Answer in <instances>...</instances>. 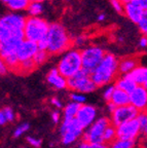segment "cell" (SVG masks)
<instances>
[{"label":"cell","mask_w":147,"mask_h":148,"mask_svg":"<svg viewBox=\"0 0 147 148\" xmlns=\"http://www.w3.org/2000/svg\"><path fill=\"white\" fill-rule=\"evenodd\" d=\"M120 60L112 53H106L102 62L91 74V78L98 86H108L113 80H116L118 74Z\"/></svg>","instance_id":"1"},{"label":"cell","mask_w":147,"mask_h":148,"mask_svg":"<svg viewBox=\"0 0 147 148\" xmlns=\"http://www.w3.org/2000/svg\"><path fill=\"white\" fill-rule=\"evenodd\" d=\"M46 39L48 42L47 53L51 55H59L69 51L72 41L66 29L60 23H53L49 25Z\"/></svg>","instance_id":"2"},{"label":"cell","mask_w":147,"mask_h":148,"mask_svg":"<svg viewBox=\"0 0 147 148\" xmlns=\"http://www.w3.org/2000/svg\"><path fill=\"white\" fill-rule=\"evenodd\" d=\"M58 71L66 79L74 76L76 73L82 70V62H81V53L78 49H70L66 53H63L57 65Z\"/></svg>","instance_id":"3"},{"label":"cell","mask_w":147,"mask_h":148,"mask_svg":"<svg viewBox=\"0 0 147 148\" xmlns=\"http://www.w3.org/2000/svg\"><path fill=\"white\" fill-rule=\"evenodd\" d=\"M49 25L45 20L39 16H29L26 18L24 34L25 39L33 42H38L46 37L49 29Z\"/></svg>","instance_id":"4"},{"label":"cell","mask_w":147,"mask_h":148,"mask_svg":"<svg viewBox=\"0 0 147 148\" xmlns=\"http://www.w3.org/2000/svg\"><path fill=\"white\" fill-rule=\"evenodd\" d=\"M81 62H82V70L87 74H92L102 62L106 53L100 46L90 45L80 51Z\"/></svg>","instance_id":"5"},{"label":"cell","mask_w":147,"mask_h":148,"mask_svg":"<svg viewBox=\"0 0 147 148\" xmlns=\"http://www.w3.org/2000/svg\"><path fill=\"white\" fill-rule=\"evenodd\" d=\"M111 125L110 118L102 116L96 119L91 127L87 129L82 134L83 142L91 144H102L103 143V136L106 129Z\"/></svg>","instance_id":"6"},{"label":"cell","mask_w":147,"mask_h":148,"mask_svg":"<svg viewBox=\"0 0 147 148\" xmlns=\"http://www.w3.org/2000/svg\"><path fill=\"white\" fill-rule=\"evenodd\" d=\"M67 88H69L74 92L87 94V92H94L97 88V86L92 80L90 74L81 70L74 76L67 79Z\"/></svg>","instance_id":"7"},{"label":"cell","mask_w":147,"mask_h":148,"mask_svg":"<svg viewBox=\"0 0 147 148\" xmlns=\"http://www.w3.org/2000/svg\"><path fill=\"white\" fill-rule=\"evenodd\" d=\"M83 127L78 123L76 118L74 119H64L60 127V133L62 137V143L64 145H70L74 143L79 137H82Z\"/></svg>","instance_id":"8"},{"label":"cell","mask_w":147,"mask_h":148,"mask_svg":"<svg viewBox=\"0 0 147 148\" xmlns=\"http://www.w3.org/2000/svg\"><path fill=\"white\" fill-rule=\"evenodd\" d=\"M0 24L12 31V37L25 39L24 28H25L26 18L23 16L18 14H7L0 18Z\"/></svg>","instance_id":"9"},{"label":"cell","mask_w":147,"mask_h":148,"mask_svg":"<svg viewBox=\"0 0 147 148\" xmlns=\"http://www.w3.org/2000/svg\"><path fill=\"white\" fill-rule=\"evenodd\" d=\"M138 114L139 111L131 104L122 107H116V109L110 114L111 125H113L114 127H118L126 121L135 119L138 116Z\"/></svg>","instance_id":"10"},{"label":"cell","mask_w":147,"mask_h":148,"mask_svg":"<svg viewBox=\"0 0 147 148\" xmlns=\"http://www.w3.org/2000/svg\"><path fill=\"white\" fill-rule=\"evenodd\" d=\"M141 132L142 127L136 118L116 127L117 139H122V140L136 141V139L141 135Z\"/></svg>","instance_id":"11"},{"label":"cell","mask_w":147,"mask_h":148,"mask_svg":"<svg viewBox=\"0 0 147 148\" xmlns=\"http://www.w3.org/2000/svg\"><path fill=\"white\" fill-rule=\"evenodd\" d=\"M97 119V109L92 105L82 104L76 115V120L80 123L83 129H87Z\"/></svg>","instance_id":"12"},{"label":"cell","mask_w":147,"mask_h":148,"mask_svg":"<svg viewBox=\"0 0 147 148\" xmlns=\"http://www.w3.org/2000/svg\"><path fill=\"white\" fill-rule=\"evenodd\" d=\"M130 104L139 112L147 111V88L143 86H137L130 94Z\"/></svg>","instance_id":"13"},{"label":"cell","mask_w":147,"mask_h":148,"mask_svg":"<svg viewBox=\"0 0 147 148\" xmlns=\"http://www.w3.org/2000/svg\"><path fill=\"white\" fill-rule=\"evenodd\" d=\"M37 51H38V46L36 42L25 39L18 47L16 56L20 62H24V61L32 60Z\"/></svg>","instance_id":"14"},{"label":"cell","mask_w":147,"mask_h":148,"mask_svg":"<svg viewBox=\"0 0 147 148\" xmlns=\"http://www.w3.org/2000/svg\"><path fill=\"white\" fill-rule=\"evenodd\" d=\"M25 39H21L18 37H12L10 39L7 41L0 42V58L1 59H6L10 56L16 55V51L22 41Z\"/></svg>","instance_id":"15"},{"label":"cell","mask_w":147,"mask_h":148,"mask_svg":"<svg viewBox=\"0 0 147 148\" xmlns=\"http://www.w3.org/2000/svg\"><path fill=\"white\" fill-rule=\"evenodd\" d=\"M46 81L49 86L56 90L67 88V79L63 75H61L57 68H53L48 72V74L46 75Z\"/></svg>","instance_id":"16"},{"label":"cell","mask_w":147,"mask_h":148,"mask_svg":"<svg viewBox=\"0 0 147 148\" xmlns=\"http://www.w3.org/2000/svg\"><path fill=\"white\" fill-rule=\"evenodd\" d=\"M124 12L130 21L133 22L134 24H138L144 10L138 4H136L133 1H130L124 5Z\"/></svg>","instance_id":"17"},{"label":"cell","mask_w":147,"mask_h":148,"mask_svg":"<svg viewBox=\"0 0 147 148\" xmlns=\"http://www.w3.org/2000/svg\"><path fill=\"white\" fill-rule=\"evenodd\" d=\"M140 65V61L137 57H126L118 62V73L122 75H128Z\"/></svg>","instance_id":"18"},{"label":"cell","mask_w":147,"mask_h":148,"mask_svg":"<svg viewBox=\"0 0 147 148\" xmlns=\"http://www.w3.org/2000/svg\"><path fill=\"white\" fill-rule=\"evenodd\" d=\"M114 86L116 88H120V90H124V92H128V94H131L135 90L137 84L128 74V75H120V77H117Z\"/></svg>","instance_id":"19"},{"label":"cell","mask_w":147,"mask_h":148,"mask_svg":"<svg viewBox=\"0 0 147 148\" xmlns=\"http://www.w3.org/2000/svg\"><path fill=\"white\" fill-rule=\"evenodd\" d=\"M129 75L135 81L137 86H144V83L147 80V67L139 65L138 67L135 68Z\"/></svg>","instance_id":"20"},{"label":"cell","mask_w":147,"mask_h":148,"mask_svg":"<svg viewBox=\"0 0 147 148\" xmlns=\"http://www.w3.org/2000/svg\"><path fill=\"white\" fill-rule=\"evenodd\" d=\"M110 102L113 103L116 107H122V106H126V105H129L130 104V94L120 90V88H115Z\"/></svg>","instance_id":"21"},{"label":"cell","mask_w":147,"mask_h":148,"mask_svg":"<svg viewBox=\"0 0 147 148\" xmlns=\"http://www.w3.org/2000/svg\"><path fill=\"white\" fill-rule=\"evenodd\" d=\"M80 106V104H77L74 102L67 104L65 106L64 110H63V118L64 119H74V118H76V115H77V112Z\"/></svg>","instance_id":"22"},{"label":"cell","mask_w":147,"mask_h":148,"mask_svg":"<svg viewBox=\"0 0 147 148\" xmlns=\"http://www.w3.org/2000/svg\"><path fill=\"white\" fill-rule=\"evenodd\" d=\"M117 139L116 135V127L113 125H110L107 129H106L105 133L103 136V143L106 145H110L113 141H115Z\"/></svg>","instance_id":"23"},{"label":"cell","mask_w":147,"mask_h":148,"mask_svg":"<svg viewBox=\"0 0 147 148\" xmlns=\"http://www.w3.org/2000/svg\"><path fill=\"white\" fill-rule=\"evenodd\" d=\"M30 3V0H10L7 3V6L12 10H24L28 8V5Z\"/></svg>","instance_id":"24"},{"label":"cell","mask_w":147,"mask_h":148,"mask_svg":"<svg viewBox=\"0 0 147 148\" xmlns=\"http://www.w3.org/2000/svg\"><path fill=\"white\" fill-rule=\"evenodd\" d=\"M108 147L109 148H135V141L116 139L110 145H108Z\"/></svg>","instance_id":"25"},{"label":"cell","mask_w":147,"mask_h":148,"mask_svg":"<svg viewBox=\"0 0 147 148\" xmlns=\"http://www.w3.org/2000/svg\"><path fill=\"white\" fill-rule=\"evenodd\" d=\"M27 10L28 14H30L31 16H38L42 12V10H43V6H42V3L30 1V3L28 5Z\"/></svg>","instance_id":"26"},{"label":"cell","mask_w":147,"mask_h":148,"mask_svg":"<svg viewBox=\"0 0 147 148\" xmlns=\"http://www.w3.org/2000/svg\"><path fill=\"white\" fill-rule=\"evenodd\" d=\"M36 67L35 63L33 62V60H28L24 61V62H20L19 68L16 70V72H21V73H29V72L33 71Z\"/></svg>","instance_id":"27"},{"label":"cell","mask_w":147,"mask_h":148,"mask_svg":"<svg viewBox=\"0 0 147 148\" xmlns=\"http://www.w3.org/2000/svg\"><path fill=\"white\" fill-rule=\"evenodd\" d=\"M4 63L6 64L7 68L8 70H12V71H16L19 68V65H20V61L18 59V56L14 55V56H10L8 58L4 59Z\"/></svg>","instance_id":"28"},{"label":"cell","mask_w":147,"mask_h":148,"mask_svg":"<svg viewBox=\"0 0 147 148\" xmlns=\"http://www.w3.org/2000/svg\"><path fill=\"white\" fill-rule=\"evenodd\" d=\"M47 58H48L47 51L38 49V51L35 53V56L33 57L32 60H33V62L35 63L36 66H40V65H42L43 63H45V61L47 60Z\"/></svg>","instance_id":"29"},{"label":"cell","mask_w":147,"mask_h":148,"mask_svg":"<svg viewBox=\"0 0 147 148\" xmlns=\"http://www.w3.org/2000/svg\"><path fill=\"white\" fill-rule=\"evenodd\" d=\"M140 32L143 34V36H147V10H144L140 21L137 24Z\"/></svg>","instance_id":"30"},{"label":"cell","mask_w":147,"mask_h":148,"mask_svg":"<svg viewBox=\"0 0 147 148\" xmlns=\"http://www.w3.org/2000/svg\"><path fill=\"white\" fill-rule=\"evenodd\" d=\"M12 37V32L9 30L8 28L0 24V42L7 41Z\"/></svg>","instance_id":"31"},{"label":"cell","mask_w":147,"mask_h":148,"mask_svg":"<svg viewBox=\"0 0 147 148\" xmlns=\"http://www.w3.org/2000/svg\"><path fill=\"white\" fill-rule=\"evenodd\" d=\"M29 127H30L29 123H23V125H19V127H16V130H14V138H19V137H21L22 135L24 134V133L27 132L28 130H29Z\"/></svg>","instance_id":"32"},{"label":"cell","mask_w":147,"mask_h":148,"mask_svg":"<svg viewBox=\"0 0 147 148\" xmlns=\"http://www.w3.org/2000/svg\"><path fill=\"white\" fill-rule=\"evenodd\" d=\"M70 98H71L72 102L77 103V104H80V105H82L85 102L84 95H83V94H79V92H73L71 95H70Z\"/></svg>","instance_id":"33"},{"label":"cell","mask_w":147,"mask_h":148,"mask_svg":"<svg viewBox=\"0 0 147 148\" xmlns=\"http://www.w3.org/2000/svg\"><path fill=\"white\" fill-rule=\"evenodd\" d=\"M115 90V86H107L103 92V98L106 102H110L111 98H112L113 92Z\"/></svg>","instance_id":"34"},{"label":"cell","mask_w":147,"mask_h":148,"mask_svg":"<svg viewBox=\"0 0 147 148\" xmlns=\"http://www.w3.org/2000/svg\"><path fill=\"white\" fill-rule=\"evenodd\" d=\"M136 119L138 120V123H140L142 129L147 127V111H141V112H139L138 116L136 117Z\"/></svg>","instance_id":"35"},{"label":"cell","mask_w":147,"mask_h":148,"mask_svg":"<svg viewBox=\"0 0 147 148\" xmlns=\"http://www.w3.org/2000/svg\"><path fill=\"white\" fill-rule=\"evenodd\" d=\"M78 148H109L108 145L102 143V144H91L87 142H81L78 146Z\"/></svg>","instance_id":"36"},{"label":"cell","mask_w":147,"mask_h":148,"mask_svg":"<svg viewBox=\"0 0 147 148\" xmlns=\"http://www.w3.org/2000/svg\"><path fill=\"white\" fill-rule=\"evenodd\" d=\"M110 3H111V6L113 7L115 12H124V3L120 1V0H110Z\"/></svg>","instance_id":"37"},{"label":"cell","mask_w":147,"mask_h":148,"mask_svg":"<svg viewBox=\"0 0 147 148\" xmlns=\"http://www.w3.org/2000/svg\"><path fill=\"white\" fill-rule=\"evenodd\" d=\"M3 113H4L5 117H6L7 121H12L14 119V112L10 107H4L2 109Z\"/></svg>","instance_id":"38"},{"label":"cell","mask_w":147,"mask_h":148,"mask_svg":"<svg viewBox=\"0 0 147 148\" xmlns=\"http://www.w3.org/2000/svg\"><path fill=\"white\" fill-rule=\"evenodd\" d=\"M27 141L31 146L35 148H39L41 146V140L40 139L34 138V137H27Z\"/></svg>","instance_id":"39"},{"label":"cell","mask_w":147,"mask_h":148,"mask_svg":"<svg viewBox=\"0 0 147 148\" xmlns=\"http://www.w3.org/2000/svg\"><path fill=\"white\" fill-rule=\"evenodd\" d=\"M37 46H38V49H40V51H47L48 42L47 39H46V37H44L43 39H41L40 41L37 42Z\"/></svg>","instance_id":"40"},{"label":"cell","mask_w":147,"mask_h":148,"mask_svg":"<svg viewBox=\"0 0 147 148\" xmlns=\"http://www.w3.org/2000/svg\"><path fill=\"white\" fill-rule=\"evenodd\" d=\"M7 71H8V68H7L6 64L4 63L3 59L0 58V75H4L7 73Z\"/></svg>","instance_id":"41"},{"label":"cell","mask_w":147,"mask_h":148,"mask_svg":"<svg viewBox=\"0 0 147 148\" xmlns=\"http://www.w3.org/2000/svg\"><path fill=\"white\" fill-rule=\"evenodd\" d=\"M136 4H138L143 10H147V0H132Z\"/></svg>","instance_id":"42"},{"label":"cell","mask_w":147,"mask_h":148,"mask_svg":"<svg viewBox=\"0 0 147 148\" xmlns=\"http://www.w3.org/2000/svg\"><path fill=\"white\" fill-rule=\"evenodd\" d=\"M60 118H61L60 112H58V111H54L53 113H52V119H53L54 123H59V121H60Z\"/></svg>","instance_id":"43"},{"label":"cell","mask_w":147,"mask_h":148,"mask_svg":"<svg viewBox=\"0 0 147 148\" xmlns=\"http://www.w3.org/2000/svg\"><path fill=\"white\" fill-rule=\"evenodd\" d=\"M51 102H52V104H53L54 106H56V107H57V108H62V107H63L62 102H61L60 100L58 99V98L54 97L53 99L51 100Z\"/></svg>","instance_id":"44"},{"label":"cell","mask_w":147,"mask_h":148,"mask_svg":"<svg viewBox=\"0 0 147 148\" xmlns=\"http://www.w3.org/2000/svg\"><path fill=\"white\" fill-rule=\"evenodd\" d=\"M139 46L142 49H147V36H142L139 40Z\"/></svg>","instance_id":"45"},{"label":"cell","mask_w":147,"mask_h":148,"mask_svg":"<svg viewBox=\"0 0 147 148\" xmlns=\"http://www.w3.org/2000/svg\"><path fill=\"white\" fill-rule=\"evenodd\" d=\"M73 42L77 46H81L85 42V38H84V37H82V36H79V37H77L75 40H73Z\"/></svg>","instance_id":"46"},{"label":"cell","mask_w":147,"mask_h":148,"mask_svg":"<svg viewBox=\"0 0 147 148\" xmlns=\"http://www.w3.org/2000/svg\"><path fill=\"white\" fill-rule=\"evenodd\" d=\"M6 123H7V119H6V117H5L4 113H3V111L0 110V125H5Z\"/></svg>","instance_id":"47"},{"label":"cell","mask_w":147,"mask_h":148,"mask_svg":"<svg viewBox=\"0 0 147 148\" xmlns=\"http://www.w3.org/2000/svg\"><path fill=\"white\" fill-rule=\"evenodd\" d=\"M115 109H116V106H115L113 103H111V102H107V110L109 111V113L111 114Z\"/></svg>","instance_id":"48"},{"label":"cell","mask_w":147,"mask_h":148,"mask_svg":"<svg viewBox=\"0 0 147 148\" xmlns=\"http://www.w3.org/2000/svg\"><path fill=\"white\" fill-rule=\"evenodd\" d=\"M142 136L144 137L145 140H147V127H145L144 129H142V132H141Z\"/></svg>","instance_id":"49"},{"label":"cell","mask_w":147,"mask_h":148,"mask_svg":"<svg viewBox=\"0 0 147 148\" xmlns=\"http://www.w3.org/2000/svg\"><path fill=\"white\" fill-rule=\"evenodd\" d=\"M105 18H106V16L104 14H100L99 16H98V21L99 22H103L104 20H105Z\"/></svg>","instance_id":"50"},{"label":"cell","mask_w":147,"mask_h":148,"mask_svg":"<svg viewBox=\"0 0 147 148\" xmlns=\"http://www.w3.org/2000/svg\"><path fill=\"white\" fill-rule=\"evenodd\" d=\"M124 4H126V3H128V2H130V1H132V0H120Z\"/></svg>","instance_id":"51"},{"label":"cell","mask_w":147,"mask_h":148,"mask_svg":"<svg viewBox=\"0 0 147 148\" xmlns=\"http://www.w3.org/2000/svg\"><path fill=\"white\" fill-rule=\"evenodd\" d=\"M31 1H35V2H39V3H42L43 1H45V0H31Z\"/></svg>","instance_id":"52"},{"label":"cell","mask_w":147,"mask_h":148,"mask_svg":"<svg viewBox=\"0 0 147 148\" xmlns=\"http://www.w3.org/2000/svg\"><path fill=\"white\" fill-rule=\"evenodd\" d=\"M1 1H2L3 3H5V4H7V3H8L9 1H10V0H1Z\"/></svg>","instance_id":"53"},{"label":"cell","mask_w":147,"mask_h":148,"mask_svg":"<svg viewBox=\"0 0 147 148\" xmlns=\"http://www.w3.org/2000/svg\"><path fill=\"white\" fill-rule=\"evenodd\" d=\"M145 86V88H147V80H146V82H145V83H144V86Z\"/></svg>","instance_id":"54"},{"label":"cell","mask_w":147,"mask_h":148,"mask_svg":"<svg viewBox=\"0 0 147 148\" xmlns=\"http://www.w3.org/2000/svg\"><path fill=\"white\" fill-rule=\"evenodd\" d=\"M30 1H31V0H30Z\"/></svg>","instance_id":"55"}]
</instances>
